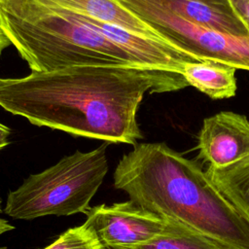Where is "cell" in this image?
Listing matches in <instances>:
<instances>
[{
	"instance_id": "8",
	"label": "cell",
	"mask_w": 249,
	"mask_h": 249,
	"mask_svg": "<svg viewBox=\"0 0 249 249\" xmlns=\"http://www.w3.org/2000/svg\"><path fill=\"white\" fill-rule=\"evenodd\" d=\"M192 23L236 37H249V29L230 0H143Z\"/></svg>"
},
{
	"instance_id": "12",
	"label": "cell",
	"mask_w": 249,
	"mask_h": 249,
	"mask_svg": "<svg viewBox=\"0 0 249 249\" xmlns=\"http://www.w3.org/2000/svg\"><path fill=\"white\" fill-rule=\"evenodd\" d=\"M129 249H230L185 226L174 232L159 236Z\"/></svg>"
},
{
	"instance_id": "7",
	"label": "cell",
	"mask_w": 249,
	"mask_h": 249,
	"mask_svg": "<svg viewBox=\"0 0 249 249\" xmlns=\"http://www.w3.org/2000/svg\"><path fill=\"white\" fill-rule=\"evenodd\" d=\"M198 158L223 168L249 157V121L241 114L220 112L204 119L198 134Z\"/></svg>"
},
{
	"instance_id": "5",
	"label": "cell",
	"mask_w": 249,
	"mask_h": 249,
	"mask_svg": "<svg viewBox=\"0 0 249 249\" xmlns=\"http://www.w3.org/2000/svg\"><path fill=\"white\" fill-rule=\"evenodd\" d=\"M163 41L202 60L249 71V37H236L192 23L143 0H118Z\"/></svg>"
},
{
	"instance_id": "4",
	"label": "cell",
	"mask_w": 249,
	"mask_h": 249,
	"mask_svg": "<svg viewBox=\"0 0 249 249\" xmlns=\"http://www.w3.org/2000/svg\"><path fill=\"white\" fill-rule=\"evenodd\" d=\"M107 171V144L89 152L76 151L29 175L9 193L3 212L18 220L86 214Z\"/></svg>"
},
{
	"instance_id": "9",
	"label": "cell",
	"mask_w": 249,
	"mask_h": 249,
	"mask_svg": "<svg viewBox=\"0 0 249 249\" xmlns=\"http://www.w3.org/2000/svg\"><path fill=\"white\" fill-rule=\"evenodd\" d=\"M76 14L124 28L134 34L163 41L151 27L118 0H42ZM165 42V41H163Z\"/></svg>"
},
{
	"instance_id": "2",
	"label": "cell",
	"mask_w": 249,
	"mask_h": 249,
	"mask_svg": "<svg viewBox=\"0 0 249 249\" xmlns=\"http://www.w3.org/2000/svg\"><path fill=\"white\" fill-rule=\"evenodd\" d=\"M113 179L140 208L230 249H249V224L196 161L166 144H135L120 160Z\"/></svg>"
},
{
	"instance_id": "11",
	"label": "cell",
	"mask_w": 249,
	"mask_h": 249,
	"mask_svg": "<svg viewBox=\"0 0 249 249\" xmlns=\"http://www.w3.org/2000/svg\"><path fill=\"white\" fill-rule=\"evenodd\" d=\"M206 174L249 224V157L223 168L208 166Z\"/></svg>"
},
{
	"instance_id": "10",
	"label": "cell",
	"mask_w": 249,
	"mask_h": 249,
	"mask_svg": "<svg viewBox=\"0 0 249 249\" xmlns=\"http://www.w3.org/2000/svg\"><path fill=\"white\" fill-rule=\"evenodd\" d=\"M235 70L236 68L226 63L202 60L186 63L182 75L189 86L213 99H222L235 95Z\"/></svg>"
},
{
	"instance_id": "15",
	"label": "cell",
	"mask_w": 249,
	"mask_h": 249,
	"mask_svg": "<svg viewBox=\"0 0 249 249\" xmlns=\"http://www.w3.org/2000/svg\"><path fill=\"white\" fill-rule=\"evenodd\" d=\"M11 133V129L7 125L0 123V151L10 144Z\"/></svg>"
},
{
	"instance_id": "14",
	"label": "cell",
	"mask_w": 249,
	"mask_h": 249,
	"mask_svg": "<svg viewBox=\"0 0 249 249\" xmlns=\"http://www.w3.org/2000/svg\"><path fill=\"white\" fill-rule=\"evenodd\" d=\"M249 29V0H230Z\"/></svg>"
},
{
	"instance_id": "17",
	"label": "cell",
	"mask_w": 249,
	"mask_h": 249,
	"mask_svg": "<svg viewBox=\"0 0 249 249\" xmlns=\"http://www.w3.org/2000/svg\"><path fill=\"white\" fill-rule=\"evenodd\" d=\"M10 45H11V42H10L9 38L5 35L3 30L0 28V54L4 51V49L9 47Z\"/></svg>"
},
{
	"instance_id": "3",
	"label": "cell",
	"mask_w": 249,
	"mask_h": 249,
	"mask_svg": "<svg viewBox=\"0 0 249 249\" xmlns=\"http://www.w3.org/2000/svg\"><path fill=\"white\" fill-rule=\"evenodd\" d=\"M0 28L31 71L79 65L144 66L86 16L42 0H0Z\"/></svg>"
},
{
	"instance_id": "13",
	"label": "cell",
	"mask_w": 249,
	"mask_h": 249,
	"mask_svg": "<svg viewBox=\"0 0 249 249\" xmlns=\"http://www.w3.org/2000/svg\"><path fill=\"white\" fill-rule=\"evenodd\" d=\"M43 249H107L95 231L86 222L68 229Z\"/></svg>"
},
{
	"instance_id": "1",
	"label": "cell",
	"mask_w": 249,
	"mask_h": 249,
	"mask_svg": "<svg viewBox=\"0 0 249 249\" xmlns=\"http://www.w3.org/2000/svg\"><path fill=\"white\" fill-rule=\"evenodd\" d=\"M183 75L134 64L79 65L0 77V107L37 126L110 143L137 144L146 93L181 89Z\"/></svg>"
},
{
	"instance_id": "6",
	"label": "cell",
	"mask_w": 249,
	"mask_h": 249,
	"mask_svg": "<svg viewBox=\"0 0 249 249\" xmlns=\"http://www.w3.org/2000/svg\"><path fill=\"white\" fill-rule=\"evenodd\" d=\"M86 216V223L107 249H129L183 226L146 211L130 200L90 207Z\"/></svg>"
},
{
	"instance_id": "16",
	"label": "cell",
	"mask_w": 249,
	"mask_h": 249,
	"mask_svg": "<svg viewBox=\"0 0 249 249\" xmlns=\"http://www.w3.org/2000/svg\"><path fill=\"white\" fill-rule=\"evenodd\" d=\"M3 212L1 208V197H0V236L10 231H13L15 228L4 218L1 217V213Z\"/></svg>"
}]
</instances>
